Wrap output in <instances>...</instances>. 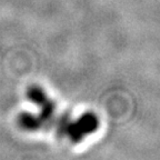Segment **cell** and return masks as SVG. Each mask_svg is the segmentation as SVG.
I'll list each match as a JSON object with an SVG mask.
<instances>
[{
	"label": "cell",
	"instance_id": "1",
	"mask_svg": "<svg viewBox=\"0 0 160 160\" xmlns=\"http://www.w3.org/2000/svg\"><path fill=\"white\" fill-rule=\"evenodd\" d=\"M99 127V120L95 113L86 112L75 121L61 120L60 128L67 133L72 141H79L86 136L95 132Z\"/></svg>",
	"mask_w": 160,
	"mask_h": 160
},
{
	"label": "cell",
	"instance_id": "2",
	"mask_svg": "<svg viewBox=\"0 0 160 160\" xmlns=\"http://www.w3.org/2000/svg\"><path fill=\"white\" fill-rule=\"evenodd\" d=\"M20 126L27 130H36L39 129L43 123V120L41 119L39 115H33V113L25 112L20 116L19 118Z\"/></svg>",
	"mask_w": 160,
	"mask_h": 160
},
{
	"label": "cell",
	"instance_id": "3",
	"mask_svg": "<svg viewBox=\"0 0 160 160\" xmlns=\"http://www.w3.org/2000/svg\"><path fill=\"white\" fill-rule=\"evenodd\" d=\"M28 98H29V100H31L33 103L39 106V108L42 107L43 105H46V103H48L50 101V99L47 97L45 91L39 87L30 88V89L28 90Z\"/></svg>",
	"mask_w": 160,
	"mask_h": 160
}]
</instances>
